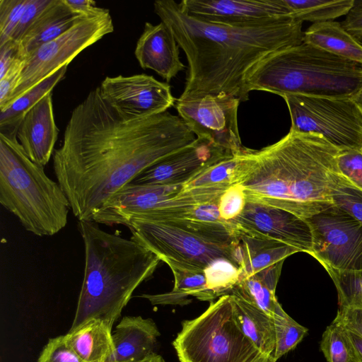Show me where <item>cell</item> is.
<instances>
[{"instance_id":"obj_1","label":"cell","mask_w":362,"mask_h":362,"mask_svg":"<svg viewBox=\"0 0 362 362\" xmlns=\"http://www.w3.org/2000/svg\"><path fill=\"white\" fill-rule=\"evenodd\" d=\"M196 139L168 111L126 121L99 87L72 111L52 160L57 182L78 221H93L108 200L144 170Z\"/></svg>"},{"instance_id":"obj_2","label":"cell","mask_w":362,"mask_h":362,"mask_svg":"<svg viewBox=\"0 0 362 362\" xmlns=\"http://www.w3.org/2000/svg\"><path fill=\"white\" fill-rule=\"evenodd\" d=\"M153 8L187 60L185 86L180 100L226 94L247 101V72L268 54L303 42V22L293 18L231 26L194 18L174 0H157Z\"/></svg>"},{"instance_id":"obj_3","label":"cell","mask_w":362,"mask_h":362,"mask_svg":"<svg viewBox=\"0 0 362 362\" xmlns=\"http://www.w3.org/2000/svg\"><path fill=\"white\" fill-rule=\"evenodd\" d=\"M339 150L322 136L290 130L277 142L253 150L240 184L246 202L279 208L307 218L333 205Z\"/></svg>"},{"instance_id":"obj_4","label":"cell","mask_w":362,"mask_h":362,"mask_svg":"<svg viewBox=\"0 0 362 362\" xmlns=\"http://www.w3.org/2000/svg\"><path fill=\"white\" fill-rule=\"evenodd\" d=\"M85 251L83 279L70 329L99 318L112 328L134 291L151 278L160 259L132 238L78 221Z\"/></svg>"},{"instance_id":"obj_5","label":"cell","mask_w":362,"mask_h":362,"mask_svg":"<svg viewBox=\"0 0 362 362\" xmlns=\"http://www.w3.org/2000/svg\"><path fill=\"white\" fill-rule=\"evenodd\" d=\"M362 86V64L303 42L274 52L247 74V93L261 90L283 97L351 98Z\"/></svg>"},{"instance_id":"obj_6","label":"cell","mask_w":362,"mask_h":362,"mask_svg":"<svg viewBox=\"0 0 362 362\" xmlns=\"http://www.w3.org/2000/svg\"><path fill=\"white\" fill-rule=\"evenodd\" d=\"M0 203L37 236L57 234L67 224L69 201L44 167L30 159L16 134L0 133Z\"/></svg>"},{"instance_id":"obj_7","label":"cell","mask_w":362,"mask_h":362,"mask_svg":"<svg viewBox=\"0 0 362 362\" xmlns=\"http://www.w3.org/2000/svg\"><path fill=\"white\" fill-rule=\"evenodd\" d=\"M133 240L160 261L172 260L205 269L211 262L226 259L239 268V238L228 221L204 222L184 218L160 219L145 215L129 218Z\"/></svg>"},{"instance_id":"obj_8","label":"cell","mask_w":362,"mask_h":362,"mask_svg":"<svg viewBox=\"0 0 362 362\" xmlns=\"http://www.w3.org/2000/svg\"><path fill=\"white\" fill-rule=\"evenodd\" d=\"M173 345L180 362H255L262 354L238 327L231 295L183 321Z\"/></svg>"},{"instance_id":"obj_9","label":"cell","mask_w":362,"mask_h":362,"mask_svg":"<svg viewBox=\"0 0 362 362\" xmlns=\"http://www.w3.org/2000/svg\"><path fill=\"white\" fill-rule=\"evenodd\" d=\"M290 130L322 136L339 151L362 152V116L351 98L286 95Z\"/></svg>"},{"instance_id":"obj_10","label":"cell","mask_w":362,"mask_h":362,"mask_svg":"<svg viewBox=\"0 0 362 362\" xmlns=\"http://www.w3.org/2000/svg\"><path fill=\"white\" fill-rule=\"evenodd\" d=\"M113 31L110 12L84 18L57 38L34 50L24 59L17 85L3 107L62 67L68 66L83 49Z\"/></svg>"},{"instance_id":"obj_11","label":"cell","mask_w":362,"mask_h":362,"mask_svg":"<svg viewBox=\"0 0 362 362\" xmlns=\"http://www.w3.org/2000/svg\"><path fill=\"white\" fill-rule=\"evenodd\" d=\"M313 235L311 256L328 270H362V225L334 204L305 218Z\"/></svg>"},{"instance_id":"obj_12","label":"cell","mask_w":362,"mask_h":362,"mask_svg":"<svg viewBox=\"0 0 362 362\" xmlns=\"http://www.w3.org/2000/svg\"><path fill=\"white\" fill-rule=\"evenodd\" d=\"M239 98L226 94L176 99L175 107L196 138L206 139L233 154L242 152L238 125Z\"/></svg>"},{"instance_id":"obj_13","label":"cell","mask_w":362,"mask_h":362,"mask_svg":"<svg viewBox=\"0 0 362 362\" xmlns=\"http://www.w3.org/2000/svg\"><path fill=\"white\" fill-rule=\"evenodd\" d=\"M99 88L105 100L126 121L166 112L176 101L168 83L146 74L107 76Z\"/></svg>"},{"instance_id":"obj_14","label":"cell","mask_w":362,"mask_h":362,"mask_svg":"<svg viewBox=\"0 0 362 362\" xmlns=\"http://www.w3.org/2000/svg\"><path fill=\"white\" fill-rule=\"evenodd\" d=\"M228 223L235 235L278 241L312 254L313 235L309 224L289 211L246 202L241 214Z\"/></svg>"},{"instance_id":"obj_15","label":"cell","mask_w":362,"mask_h":362,"mask_svg":"<svg viewBox=\"0 0 362 362\" xmlns=\"http://www.w3.org/2000/svg\"><path fill=\"white\" fill-rule=\"evenodd\" d=\"M182 186L129 183L108 200L93 222L124 225L129 218L138 214L179 206L197 205L192 196L180 193Z\"/></svg>"},{"instance_id":"obj_16","label":"cell","mask_w":362,"mask_h":362,"mask_svg":"<svg viewBox=\"0 0 362 362\" xmlns=\"http://www.w3.org/2000/svg\"><path fill=\"white\" fill-rule=\"evenodd\" d=\"M180 4L194 18L225 25L250 26L293 18L284 0H182Z\"/></svg>"},{"instance_id":"obj_17","label":"cell","mask_w":362,"mask_h":362,"mask_svg":"<svg viewBox=\"0 0 362 362\" xmlns=\"http://www.w3.org/2000/svg\"><path fill=\"white\" fill-rule=\"evenodd\" d=\"M233 155L235 154L206 139L196 138L185 148L144 170L132 183L182 185L205 168Z\"/></svg>"},{"instance_id":"obj_18","label":"cell","mask_w":362,"mask_h":362,"mask_svg":"<svg viewBox=\"0 0 362 362\" xmlns=\"http://www.w3.org/2000/svg\"><path fill=\"white\" fill-rule=\"evenodd\" d=\"M135 57L144 69H151L170 82L185 69L180 59V47L169 27L160 21L146 22L137 40Z\"/></svg>"},{"instance_id":"obj_19","label":"cell","mask_w":362,"mask_h":362,"mask_svg":"<svg viewBox=\"0 0 362 362\" xmlns=\"http://www.w3.org/2000/svg\"><path fill=\"white\" fill-rule=\"evenodd\" d=\"M52 96V92L47 93L27 112L16 134L30 159L43 167L53 156L59 134Z\"/></svg>"},{"instance_id":"obj_20","label":"cell","mask_w":362,"mask_h":362,"mask_svg":"<svg viewBox=\"0 0 362 362\" xmlns=\"http://www.w3.org/2000/svg\"><path fill=\"white\" fill-rule=\"evenodd\" d=\"M160 334L151 318L124 317L112 332L115 351L107 362H141L153 353Z\"/></svg>"},{"instance_id":"obj_21","label":"cell","mask_w":362,"mask_h":362,"mask_svg":"<svg viewBox=\"0 0 362 362\" xmlns=\"http://www.w3.org/2000/svg\"><path fill=\"white\" fill-rule=\"evenodd\" d=\"M84 18L88 17L74 13L64 0H51L18 43L19 57L25 59L34 50L57 38Z\"/></svg>"},{"instance_id":"obj_22","label":"cell","mask_w":362,"mask_h":362,"mask_svg":"<svg viewBox=\"0 0 362 362\" xmlns=\"http://www.w3.org/2000/svg\"><path fill=\"white\" fill-rule=\"evenodd\" d=\"M252 151L245 147L242 152L210 165L183 184L180 192L192 189L225 192L233 185H240L252 163Z\"/></svg>"},{"instance_id":"obj_23","label":"cell","mask_w":362,"mask_h":362,"mask_svg":"<svg viewBox=\"0 0 362 362\" xmlns=\"http://www.w3.org/2000/svg\"><path fill=\"white\" fill-rule=\"evenodd\" d=\"M66 343L86 362H107L115 346L112 328L99 318L83 322L64 335Z\"/></svg>"},{"instance_id":"obj_24","label":"cell","mask_w":362,"mask_h":362,"mask_svg":"<svg viewBox=\"0 0 362 362\" xmlns=\"http://www.w3.org/2000/svg\"><path fill=\"white\" fill-rule=\"evenodd\" d=\"M230 295L234 317L240 330L262 354L274 357L276 336L273 317L244 298Z\"/></svg>"},{"instance_id":"obj_25","label":"cell","mask_w":362,"mask_h":362,"mask_svg":"<svg viewBox=\"0 0 362 362\" xmlns=\"http://www.w3.org/2000/svg\"><path fill=\"white\" fill-rule=\"evenodd\" d=\"M236 235L240 241V279L252 276L300 252L293 247L278 241L262 240L240 234Z\"/></svg>"},{"instance_id":"obj_26","label":"cell","mask_w":362,"mask_h":362,"mask_svg":"<svg viewBox=\"0 0 362 362\" xmlns=\"http://www.w3.org/2000/svg\"><path fill=\"white\" fill-rule=\"evenodd\" d=\"M303 42L362 64V43L340 23L332 21L313 23L304 32Z\"/></svg>"},{"instance_id":"obj_27","label":"cell","mask_w":362,"mask_h":362,"mask_svg":"<svg viewBox=\"0 0 362 362\" xmlns=\"http://www.w3.org/2000/svg\"><path fill=\"white\" fill-rule=\"evenodd\" d=\"M283 262L274 264L252 276L240 279L230 294L244 298L273 317L280 305L276 298L275 291Z\"/></svg>"},{"instance_id":"obj_28","label":"cell","mask_w":362,"mask_h":362,"mask_svg":"<svg viewBox=\"0 0 362 362\" xmlns=\"http://www.w3.org/2000/svg\"><path fill=\"white\" fill-rule=\"evenodd\" d=\"M67 66L62 67L10 104L0 109V133L16 135L25 115L44 96L52 92L55 86L62 80Z\"/></svg>"},{"instance_id":"obj_29","label":"cell","mask_w":362,"mask_h":362,"mask_svg":"<svg viewBox=\"0 0 362 362\" xmlns=\"http://www.w3.org/2000/svg\"><path fill=\"white\" fill-rule=\"evenodd\" d=\"M164 262L170 268L175 279L173 289L167 293L168 300L171 305H187L191 302L188 298L189 296L200 300L214 302L216 298L206 287L204 269L172 260Z\"/></svg>"},{"instance_id":"obj_30","label":"cell","mask_w":362,"mask_h":362,"mask_svg":"<svg viewBox=\"0 0 362 362\" xmlns=\"http://www.w3.org/2000/svg\"><path fill=\"white\" fill-rule=\"evenodd\" d=\"M291 16L301 22L313 23L332 21L346 16L354 7V0H284Z\"/></svg>"},{"instance_id":"obj_31","label":"cell","mask_w":362,"mask_h":362,"mask_svg":"<svg viewBox=\"0 0 362 362\" xmlns=\"http://www.w3.org/2000/svg\"><path fill=\"white\" fill-rule=\"evenodd\" d=\"M276 347L274 358L276 361L293 349L308 334V329L295 321L279 305L274 315Z\"/></svg>"},{"instance_id":"obj_32","label":"cell","mask_w":362,"mask_h":362,"mask_svg":"<svg viewBox=\"0 0 362 362\" xmlns=\"http://www.w3.org/2000/svg\"><path fill=\"white\" fill-rule=\"evenodd\" d=\"M320 348L327 362H357L346 329L334 321L324 331Z\"/></svg>"},{"instance_id":"obj_33","label":"cell","mask_w":362,"mask_h":362,"mask_svg":"<svg viewBox=\"0 0 362 362\" xmlns=\"http://www.w3.org/2000/svg\"><path fill=\"white\" fill-rule=\"evenodd\" d=\"M204 273L206 287L216 299L229 295L240 277L239 268L226 259L214 261L204 269Z\"/></svg>"},{"instance_id":"obj_34","label":"cell","mask_w":362,"mask_h":362,"mask_svg":"<svg viewBox=\"0 0 362 362\" xmlns=\"http://www.w3.org/2000/svg\"><path fill=\"white\" fill-rule=\"evenodd\" d=\"M327 272L336 286L339 308L362 309V270Z\"/></svg>"},{"instance_id":"obj_35","label":"cell","mask_w":362,"mask_h":362,"mask_svg":"<svg viewBox=\"0 0 362 362\" xmlns=\"http://www.w3.org/2000/svg\"><path fill=\"white\" fill-rule=\"evenodd\" d=\"M332 204L346 211L362 225V190L339 174L331 191Z\"/></svg>"},{"instance_id":"obj_36","label":"cell","mask_w":362,"mask_h":362,"mask_svg":"<svg viewBox=\"0 0 362 362\" xmlns=\"http://www.w3.org/2000/svg\"><path fill=\"white\" fill-rule=\"evenodd\" d=\"M28 0H0V46L11 40Z\"/></svg>"},{"instance_id":"obj_37","label":"cell","mask_w":362,"mask_h":362,"mask_svg":"<svg viewBox=\"0 0 362 362\" xmlns=\"http://www.w3.org/2000/svg\"><path fill=\"white\" fill-rule=\"evenodd\" d=\"M336 162L339 174L353 186L362 190V152L340 151Z\"/></svg>"},{"instance_id":"obj_38","label":"cell","mask_w":362,"mask_h":362,"mask_svg":"<svg viewBox=\"0 0 362 362\" xmlns=\"http://www.w3.org/2000/svg\"><path fill=\"white\" fill-rule=\"evenodd\" d=\"M37 362H86L66 343L64 335L48 340Z\"/></svg>"},{"instance_id":"obj_39","label":"cell","mask_w":362,"mask_h":362,"mask_svg":"<svg viewBox=\"0 0 362 362\" xmlns=\"http://www.w3.org/2000/svg\"><path fill=\"white\" fill-rule=\"evenodd\" d=\"M246 204V198L243 186L237 184L230 187L221 195L218 203L221 218L226 221L234 219L239 216Z\"/></svg>"},{"instance_id":"obj_40","label":"cell","mask_w":362,"mask_h":362,"mask_svg":"<svg viewBox=\"0 0 362 362\" xmlns=\"http://www.w3.org/2000/svg\"><path fill=\"white\" fill-rule=\"evenodd\" d=\"M50 1L51 0H28L11 40L18 43L27 30Z\"/></svg>"},{"instance_id":"obj_41","label":"cell","mask_w":362,"mask_h":362,"mask_svg":"<svg viewBox=\"0 0 362 362\" xmlns=\"http://www.w3.org/2000/svg\"><path fill=\"white\" fill-rule=\"evenodd\" d=\"M24 66V59H18L0 77V109L8 101L21 74Z\"/></svg>"},{"instance_id":"obj_42","label":"cell","mask_w":362,"mask_h":362,"mask_svg":"<svg viewBox=\"0 0 362 362\" xmlns=\"http://www.w3.org/2000/svg\"><path fill=\"white\" fill-rule=\"evenodd\" d=\"M333 321L362 337V309L339 308Z\"/></svg>"},{"instance_id":"obj_43","label":"cell","mask_w":362,"mask_h":362,"mask_svg":"<svg viewBox=\"0 0 362 362\" xmlns=\"http://www.w3.org/2000/svg\"><path fill=\"white\" fill-rule=\"evenodd\" d=\"M67 6L76 13L84 17H93L105 14L109 10L100 8L90 0H64Z\"/></svg>"},{"instance_id":"obj_44","label":"cell","mask_w":362,"mask_h":362,"mask_svg":"<svg viewBox=\"0 0 362 362\" xmlns=\"http://www.w3.org/2000/svg\"><path fill=\"white\" fill-rule=\"evenodd\" d=\"M341 24L356 39L362 37V4H358L355 1L354 7Z\"/></svg>"},{"instance_id":"obj_45","label":"cell","mask_w":362,"mask_h":362,"mask_svg":"<svg viewBox=\"0 0 362 362\" xmlns=\"http://www.w3.org/2000/svg\"><path fill=\"white\" fill-rule=\"evenodd\" d=\"M18 45L9 40L0 46V77L3 76L11 66L19 59Z\"/></svg>"},{"instance_id":"obj_46","label":"cell","mask_w":362,"mask_h":362,"mask_svg":"<svg viewBox=\"0 0 362 362\" xmlns=\"http://www.w3.org/2000/svg\"><path fill=\"white\" fill-rule=\"evenodd\" d=\"M346 330L353 345L357 362H362V337L347 329Z\"/></svg>"},{"instance_id":"obj_47","label":"cell","mask_w":362,"mask_h":362,"mask_svg":"<svg viewBox=\"0 0 362 362\" xmlns=\"http://www.w3.org/2000/svg\"><path fill=\"white\" fill-rule=\"evenodd\" d=\"M351 99L356 105L362 116V86L358 89V90L351 98Z\"/></svg>"},{"instance_id":"obj_48","label":"cell","mask_w":362,"mask_h":362,"mask_svg":"<svg viewBox=\"0 0 362 362\" xmlns=\"http://www.w3.org/2000/svg\"><path fill=\"white\" fill-rule=\"evenodd\" d=\"M141 362H165L163 357L156 353H153Z\"/></svg>"},{"instance_id":"obj_49","label":"cell","mask_w":362,"mask_h":362,"mask_svg":"<svg viewBox=\"0 0 362 362\" xmlns=\"http://www.w3.org/2000/svg\"><path fill=\"white\" fill-rule=\"evenodd\" d=\"M276 361L272 356L262 354L255 362H276Z\"/></svg>"}]
</instances>
